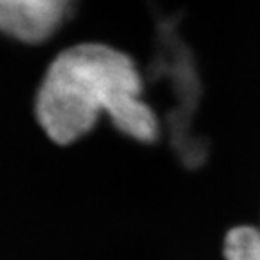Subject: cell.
I'll return each instance as SVG.
<instances>
[{
	"mask_svg": "<svg viewBox=\"0 0 260 260\" xmlns=\"http://www.w3.org/2000/svg\"><path fill=\"white\" fill-rule=\"evenodd\" d=\"M226 260H260V230L239 226L228 232L224 240Z\"/></svg>",
	"mask_w": 260,
	"mask_h": 260,
	"instance_id": "cell-3",
	"label": "cell"
},
{
	"mask_svg": "<svg viewBox=\"0 0 260 260\" xmlns=\"http://www.w3.org/2000/svg\"><path fill=\"white\" fill-rule=\"evenodd\" d=\"M71 0H0L6 35L25 44L47 40L63 20Z\"/></svg>",
	"mask_w": 260,
	"mask_h": 260,
	"instance_id": "cell-2",
	"label": "cell"
},
{
	"mask_svg": "<svg viewBox=\"0 0 260 260\" xmlns=\"http://www.w3.org/2000/svg\"><path fill=\"white\" fill-rule=\"evenodd\" d=\"M141 89L132 58L103 44L74 45L49 65L37 94V119L54 143L69 145L107 112L123 134L150 143L159 126Z\"/></svg>",
	"mask_w": 260,
	"mask_h": 260,
	"instance_id": "cell-1",
	"label": "cell"
}]
</instances>
